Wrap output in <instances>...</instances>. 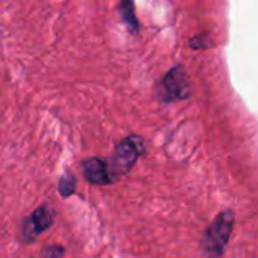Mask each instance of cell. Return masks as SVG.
Instances as JSON below:
<instances>
[{
  "instance_id": "obj_2",
  "label": "cell",
  "mask_w": 258,
  "mask_h": 258,
  "mask_svg": "<svg viewBox=\"0 0 258 258\" xmlns=\"http://www.w3.org/2000/svg\"><path fill=\"white\" fill-rule=\"evenodd\" d=\"M157 95L165 103L189 98L190 80L187 71L181 65H175L174 68H171L160 80L157 86Z\"/></svg>"
},
{
  "instance_id": "obj_4",
  "label": "cell",
  "mask_w": 258,
  "mask_h": 258,
  "mask_svg": "<svg viewBox=\"0 0 258 258\" xmlns=\"http://www.w3.org/2000/svg\"><path fill=\"white\" fill-rule=\"evenodd\" d=\"M53 224V212L47 206L38 207L29 219H26L23 227V234L26 240H33L38 234L44 233Z\"/></svg>"
},
{
  "instance_id": "obj_9",
  "label": "cell",
  "mask_w": 258,
  "mask_h": 258,
  "mask_svg": "<svg viewBox=\"0 0 258 258\" xmlns=\"http://www.w3.org/2000/svg\"><path fill=\"white\" fill-rule=\"evenodd\" d=\"M190 45L194 48H206L209 45V42H206V36L200 35V36H194L190 39Z\"/></svg>"
},
{
  "instance_id": "obj_8",
  "label": "cell",
  "mask_w": 258,
  "mask_h": 258,
  "mask_svg": "<svg viewBox=\"0 0 258 258\" xmlns=\"http://www.w3.org/2000/svg\"><path fill=\"white\" fill-rule=\"evenodd\" d=\"M63 254H65V251H63V248L59 246V245L48 246V248H45L44 252H42L44 258H62L63 257Z\"/></svg>"
},
{
  "instance_id": "obj_7",
  "label": "cell",
  "mask_w": 258,
  "mask_h": 258,
  "mask_svg": "<svg viewBox=\"0 0 258 258\" xmlns=\"http://www.w3.org/2000/svg\"><path fill=\"white\" fill-rule=\"evenodd\" d=\"M76 178L71 175V174H67V175H63L62 178H60V181H59V192H60V195L63 197V198H67V197H71L74 192H76Z\"/></svg>"
},
{
  "instance_id": "obj_3",
  "label": "cell",
  "mask_w": 258,
  "mask_h": 258,
  "mask_svg": "<svg viewBox=\"0 0 258 258\" xmlns=\"http://www.w3.org/2000/svg\"><path fill=\"white\" fill-rule=\"evenodd\" d=\"M145 153V144L138 136H128L122 139L115 150L113 168L119 174L127 172L138 162V159Z\"/></svg>"
},
{
  "instance_id": "obj_1",
  "label": "cell",
  "mask_w": 258,
  "mask_h": 258,
  "mask_svg": "<svg viewBox=\"0 0 258 258\" xmlns=\"http://www.w3.org/2000/svg\"><path fill=\"white\" fill-rule=\"evenodd\" d=\"M233 227H234V213L231 210H225L222 212L215 221L213 224L207 228L206 236H204V251L209 258H221L225 246L231 237L233 233Z\"/></svg>"
},
{
  "instance_id": "obj_6",
  "label": "cell",
  "mask_w": 258,
  "mask_h": 258,
  "mask_svg": "<svg viewBox=\"0 0 258 258\" xmlns=\"http://www.w3.org/2000/svg\"><path fill=\"white\" fill-rule=\"evenodd\" d=\"M119 11H121V18L124 20V23L127 24V27L132 32H138L139 23H138L136 15H135V5L132 2H122L119 5Z\"/></svg>"
},
{
  "instance_id": "obj_5",
  "label": "cell",
  "mask_w": 258,
  "mask_h": 258,
  "mask_svg": "<svg viewBox=\"0 0 258 258\" xmlns=\"http://www.w3.org/2000/svg\"><path fill=\"white\" fill-rule=\"evenodd\" d=\"M85 178L92 184H110L113 183V175L109 165L97 157H91L83 162Z\"/></svg>"
}]
</instances>
